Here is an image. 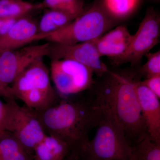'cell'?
I'll return each mask as SVG.
<instances>
[{
	"label": "cell",
	"instance_id": "obj_1",
	"mask_svg": "<svg viewBox=\"0 0 160 160\" xmlns=\"http://www.w3.org/2000/svg\"><path fill=\"white\" fill-rule=\"evenodd\" d=\"M103 76L92 103L119 126L132 145L147 134L132 79L110 70Z\"/></svg>",
	"mask_w": 160,
	"mask_h": 160
},
{
	"label": "cell",
	"instance_id": "obj_2",
	"mask_svg": "<svg viewBox=\"0 0 160 160\" xmlns=\"http://www.w3.org/2000/svg\"><path fill=\"white\" fill-rule=\"evenodd\" d=\"M36 112L46 134L64 140L78 152L89 142V132L100 117L99 111L92 103L80 99L61 100Z\"/></svg>",
	"mask_w": 160,
	"mask_h": 160
},
{
	"label": "cell",
	"instance_id": "obj_3",
	"mask_svg": "<svg viewBox=\"0 0 160 160\" xmlns=\"http://www.w3.org/2000/svg\"><path fill=\"white\" fill-rule=\"evenodd\" d=\"M10 87L13 97L19 99L25 106L36 111H43L59 101L43 58L32 63Z\"/></svg>",
	"mask_w": 160,
	"mask_h": 160
},
{
	"label": "cell",
	"instance_id": "obj_4",
	"mask_svg": "<svg viewBox=\"0 0 160 160\" xmlns=\"http://www.w3.org/2000/svg\"><path fill=\"white\" fill-rule=\"evenodd\" d=\"M118 24L106 13L98 0H95L72 22L44 40L65 45L94 41Z\"/></svg>",
	"mask_w": 160,
	"mask_h": 160
},
{
	"label": "cell",
	"instance_id": "obj_5",
	"mask_svg": "<svg viewBox=\"0 0 160 160\" xmlns=\"http://www.w3.org/2000/svg\"><path fill=\"white\" fill-rule=\"evenodd\" d=\"M95 128L94 137L80 151L81 160L131 159L132 146L116 123L100 112Z\"/></svg>",
	"mask_w": 160,
	"mask_h": 160
},
{
	"label": "cell",
	"instance_id": "obj_6",
	"mask_svg": "<svg viewBox=\"0 0 160 160\" xmlns=\"http://www.w3.org/2000/svg\"><path fill=\"white\" fill-rule=\"evenodd\" d=\"M5 131L14 135L29 152L33 154L36 146L46 135L36 112L21 106L15 98H6Z\"/></svg>",
	"mask_w": 160,
	"mask_h": 160
},
{
	"label": "cell",
	"instance_id": "obj_7",
	"mask_svg": "<svg viewBox=\"0 0 160 160\" xmlns=\"http://www.w3.org/2000/svg\"><path fill=\"white\" fill-rule=\"evenodd\" d=\"M94 74L87 66L73 60H52L50 64L52 80L63 95L76 94L90 89Z\"/></svg>",
	"mask_w": 160,
	"mask_h": 160
},
{
	"label": "cell",
	"instance_id": "obj_8",
	"mask_svg": "<svg viewBox=\"0 0 160 160\" xmlns=\"http://www.w3.org/2000/svg\"><path fill=\"white\" fill-rule=\"evenodd\" d=\"M160 16L153 7H149L140 23L136 32L133 34L128 50L118 65L130 63L132 66L139 62L160 42Z\"/></svg>",
	"mask_w": 160,
	"mask_h": 160
},
{
	"label": "cell",
	"instance_id": "obj_9",
	"mask_svg": "<svg viewBox=\"0 0 160 160\" xmlns=\"http://www.w3.org/2000/svg\"><path fill=\"white\" fill-rule=\"evenodd\" d=\"M50 42L0 51V83L9 86L35 60L47 56Z\"/></svg>",
	"mask_w": 160,
	"mask_h": 160
},
{
	"label": "cell",
	"instance_id": "obj_10",
	"mask_svg": "<svg viewBox=\"0 0 160 160\" xmlns=\"http://www.w3.org/2000/svg\"><path fill=\"white\" fill-rule=\"evenodd\" d=\"M47 57L51 61L69 59L76 61L87 66L100 77L110 71L102 61L94 41L72 45L50 42Z\"/></svg>",
	"mask_w": 160,
	"mask_h": 160
},
{
	"label": "cell",
	"instance_id": "obj_11",
	"mask_svg": "<svg viewBox=\"0 0 160 160\" xmlns=\"http://www.w3.org/2000/svg\"><path fill=\"white\" fill-rule=\"evenodd\" d=\"M132 82L147 133L160 142V99L140 80L132 79Z\"/></svg>",
	"mask_w": 160,
	"mask_h": 160
},
{
	"label": "cell",
	"instance_id": "obj_12",
	"mask_svg": "<svg viewBox=\"0 0 160 160\" xmlns=\"http://www.w3.org/2000/svg\"><path fill=\"white\" fill-rule=\"evenodd\" d=\"M38 23L30 14L19 18L9 31L0 36V51L19 49L40 40Z\"/></svg>",
	"mask_w": 160,
	"mask_h": 160
},
{
	"label": "cell",
	"instance_id": "obj_13",
	"mask_svg": "<svg viewBox=\"0 0 160 160\" xmlns=\"http://www.w3.org/2000/svg\"><path fill=\"white\" fill-rule=\"evenodd\" d=\"M132 34L125 25H120L110 29L97 39L94 40L100 56H106L118 63L129 49L132 40Z\"/></svg>",
	"mask_w": 160,
	"mask_h": 160
},
{
	"label": "cell",
	"instance_id": "obj_14",
	"mask_svg": "<svg viewBox=\"0 0 160 160\" xmlns=\"http://www.w3.org/2000/svg\"><path fill=\"white\" fill-rule=\"evenodd\" d=\"M73 151L64 140L46 135L35 148L33 160H65Z\"/></svg>",
	"mask_w": 160,
	"mask_h": 160
},
{
	"label": "cell",
	"instance_id": "obj_15",
	"mask_svg": "<svg viewBox=\"0 0 160 160\" xmlns=\"http://www.w3.org/2000/svg\"><path fill=\"white\" fill-rule=\"evenodd\" d=\"M77 17L65 12L46 9L38 23V34L40 40L58 31L72 22Z\"/></svg>",
	"mask_w": 160,
	"mask_h": 160
},
{
	"label": "cell",
	"instance_id": "obj_16",
	"mask_svg": "<svg viewBox=\"0 0 160 160\" xmlns=\"http://www.w3.org/2000/svg\"><path fill=\"white\" fill-rule=\"evenodd\" d=\"M0 160H33V154L27 151L11 133L0 134Z\"/></svg>",
	"mask_w": 160,
	"mask_h": 160
},
{
	"label": "cell",
	"instance_id": "obj_17",
	"mask_svg": "<svg viewBox=\"0 0 160 160\" xmlns=\"http://www.w3.org/2000/svg\"><path fill=\"white\" fill-rule=\"evenodd\" d=\"M112 19L118 23L131 16L137 10L142 0H98Z\"/></svg>",
	"mask_w": 160,
	"mask_h": 160
},
{
	"label": "cell",
	"instance_id": "obj_18",
	"mask_svg": "<svg viewBox=\"0 0 160 160\" xmlns=\"http://www.w3.org/2000/svg\"><path fill=\"white\" fill-rule=\"evenodd\" d=\"M43 9L41 2L33 4L24 0H0V18L22 17Z\"/></svg>",
	"mask_w": 160,
	"mask_h": 160
},
{
	"label": "cell",
	"instance_id": "obj_19",
	"mask_svg": "<svg viewBox=\"0 0 160 160\" xmlns=\"http://www.w3.org/2000/svg\"><path fill=\"white\" fill-rule=\"evenodd\" d=\"M130 160H160V142L145 135L132 145Z\"/></svg>",
	"mask_w": 160,
	"mask_h": 160
},
{
	"label": "cell",
	"instance_id": "obj_20",
	"mask_svg": "<svg viewBox=\"0 0 160 160\" xmlns=\"http://www.w3.org/2000/svg\"><path fill=\"white\" fill-rule=\"evenodd\" d=\"M145 56L147 61L140 70L141 75L146 78L160 75V50L148 52Z\"/></svg>",
	"mask_w": 160,
	"mask_h": 160
},
{
	"label": "cell",
	"instance_id": "obj_21",
	"mask_svg": "<svg viewBox=\"0 0 160 160\" xmlns=\"http://www.w3.org/2000/svg\"><path fill=\"white\" fill-rule=\"evenodd\" d=\"M64 11L75 16L81 14L85 8L83 0H58Z\"/></svg>",
	"mask_w": 160,
	"mask_h": 160
},
{
	"label": "cell",
	"instance_id": "obj_22",
	"mask_svg": "<svg viewBox=\"0 0 160 160\" xmlns=\"http://www.w3.org/2000/svg\"><path fill=\"white\" fill-rule=\"evenodd\" d=\"M141 82L152 92L160 98V75L146 78Z\"/></svg>",
	"mask_w": 160,
	"mask_h": 160
},
{
	"label": "cell",
	"instance_id": "obj_23",
	"mask_svg": "<svg viewBox=\"0 0 160 160\" xmlns=\"http://www.w3.org/2000/svg\"><path fill=\"white\" fill-rule=\"evenodd\" d=\"M6 106L5 103L0 100V134L5 131V124L6 117Z\"/></svg>",
	"mask_w": 160,
	"mask_h": 160
},
{
	"label": "cell",
	"instance_id": "obj_24",
	"mask_svg": "<svg viewBox=\"0 0 160 160\" xmlns=\"http://www.w3.org/2000/svg\"><path fill=\"white\" fill-rule=\"evenodd\" d=\"M0 96L4 97L6 99L13 97L12 95L10 86L5 87L0 83Z\"/></svg>",
	"mask_w": 160,
	"mask_h": 160
},
{
	"label": "cell",
	"instance_id": "obj_25",
	"mask_svg": "<svg viewBox=\"0 0 160 160\" xmlns=\"http://www.w3.org/2000/svg\"><path fill=\"white\" fill-rule=\"evenodd\" d=\"M65 160H81L78 156L77 155L72 154L69 157Z\"/></svg>",
	"mask_w": 160,
	"mask_h": 160
},
{
	"label": "cell",
	"instance_id": "obj_26",
	"mask_svg": "<svg viewBox=\"0 0 160 160\" xmlns=\"http://www.w3.org/2000/svg\"><path fill=\"white\" fill-rule=\"evenodd\" d=\"M3 19L4 18H0V31L2 28V24Z\"/></svg>",
	"mask_w": 160,
	"mask_h": 160
},
{
	"label": "cell",
	"instance_id": "obj_27",
	"mask_svg": "<svg viewBox=\"0 0 160 160\" xmlns=\"http://www.w3.org/2000/svg\"><path fill=\"white\" fill-rule=\"evenodd\" d=\"M151 1H152V2H159L160 0H151Z\"/></svg>",
	"mask_w": 160,
	"mask_h": 160
}]
</instances>
